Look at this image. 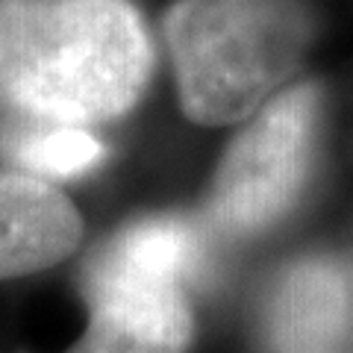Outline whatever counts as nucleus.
Instances as JSON below:
<instances>
[{
    "label": "nucleus",
    "mask_w": 353,
    "mask_h": 353,
    "mask_svg": "<svg viewBox=\"0 0 353 353\" xmlns=\"http://www.w3.org/2000/svg\"><path fill=\"white\" fill-rule=\"evenodd\" d=\"M201 236L180 218H153L124 230L97 253L85 274L88 289L141 285L180 289L201 268Z\"/></svg>",
    "instance_id": "0eeeda50"
},
{
    "label": "nucleus",
    "mask_w": 353,
    "mask_h": 353,
    "mask_svg": "<svg viewBox=\"0 0 353 353\" xmlns=\"http://www.w3.org/2000/svg\"><path fill=\"white\" fill-rule=\"evenodd\" d=\"M9 159L36 176H80L103 159V145L85 127L32 121L9 139Z\"/></svg>",
    "instance_id": "6e6552de"
},
{
    "label": "nucleus",
    "mask_w": 353,
    "mask_h": 353,
    "mask_svg": "<svg viewBox=\"0 0 353 353\" xmlns=\"http://www.w3.org/2000/svg\"><path fill=\"white\" fill-rule=\"evenodd\" d=\"M83 239L77 206L44 176L0 174V280L44 271Z\"/></svg>",
    "instance_id": "20e7f679"
},
{
    "label": "nucleus",
    "mask_w": 353,
    "mask_h": 353,
    "mask_svg": "<svg viewBox=\"0 0 353 353\" xmlns=\"http://www.w3.org/2000/svg\"><path fill=\"white\" fill-rule=\"evenodd\" d=\"M353 324V280L330 262H306L283 280L271 312L277 353H336Z\"/></svg>",
    "instance_id": "423d86ee"
},
{
    "label": "nucleus",
    "mask_w": 353,
    "mask_h": 353,
    "mask_svg": "<svg viewBox=\"0 0 353 353\" xmlns=\"http://www.w3.org/2000/svg\"><path fill=\"white\" fill-rule=\"evenodd\" d=\"M85 333L68 353H185L192 339L189 306L180 289L106 285L85 292Z\"/></svg>",
    "instance_id": "39448f33"
},
{
    "label": "nucleus",
    "mask_w": 353,
    "mask_h": 353,
    "mask_svg": "<svg viewBox=\"0 0 353 353\" xmlns=\"http://www.w3.org/2000/svg\"><path fill=\"white\" fill-rule=\"evenodd\" d=\"M309 41L303 0H176L165 15L180 106L203 127L239 124L268 103Z\"/></svg>",
    "instance_id": "f03ea898"
},
{
    "label": "nucleus",
    "mask_w": 353,
    "mask_h": 353,
    "mask_svg": "<svg viewBox=\"0 0 353 353\" xmlns=\"http://www.w3.org/2000/svg\"><path fill=\"white\" fill-rule=\"evenodd\" d=\"M318 109V85H292L233 139L209 192V215L224 233H256L294 203L312 159Z\"/></svg>",
    "instance_id": "7ed1b4c3"
},
{
    "label": "nucleus",
    "mask_w": 353,
    "mask_h": 353,
    "mask_svg": "<svg viewBox=\"0 0 353 353\" xmlns=\"http://www.w3.org/2000/svg\"><path fill=\"white\" fill-rule=\"evenodd\" d=\"M150 71L148 27L127 0H0V94L30 121L121 118Z\"/></svg>",
    "instance_id": "f257e3e1"
}]
</instances>
